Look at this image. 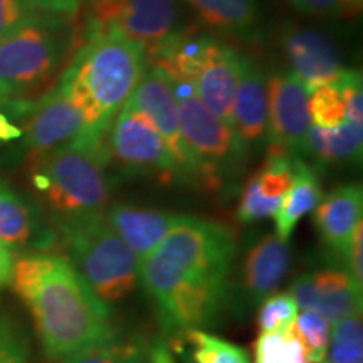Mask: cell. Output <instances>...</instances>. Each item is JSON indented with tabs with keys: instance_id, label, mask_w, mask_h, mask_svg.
I'll use <instances>...</instances> for the list:
<instances>
[{
	"instance_id": "cell-10",
	"label": "cell",
	"mask_w": 363,
	"mask_h": 363,
	"mask_svg": "<svg viewBox=\"0 0 363 363\" xmlns=\"http://www.w3.org/2000/svg\"><path fill=\"white\" fill-rule=\"evenodd\" d=\"M16 113L26 115L22 136L26 138L30 158L51 152L84 133H93L83 110L61 79L49 93L17 108Z\"/></svg>"
},
{
	"instance_id": "cell-32",
	"label": "cell",
	"mask_w": 363,
	"mask_h": 363,
	"mask_svg": "<svg viewBox=\"0 0 363 363\" xmlns=\"http://www.w3.org/2000/svg\"><path fill=\"white\" fill-rule=\"evenodd\" d=\"M299 308L289 293H272L262 299L257 311V328L259 333L286 331L294 325Z\"/></svg>"
},
{
	"instance_id": "cell-21",
	"label": "cell",
	"mask_w": 363,
	"mask_h": 363,
	"mask_svg": "<svg viewBox=\"0 0 363 363\" xmlns=\"http://www.w3.org/2000/svg\"><path fill=\"white\" fill-rule=\"evenodd\" d=\"M56 234L45 229L34 206L0 184V244L11 249H48Z\"/></svg>"
},
{
	"instance_id": "cell-33",
	"label": "cell",
	"mask_w": 363,
	"mask_h": 363,
	"mask_svg": "<svg viewBox=\"0 0 363 363\" xmlns=\"http://www.w3.org/2000/svg\"><path fill=\"white\" fill-rule=\"evenodd\" d=\"M283 201H274V199H267L259 192L257 182L254 175L240 194V201L238 206V219L242 224H252V222L269 219L274 217L276 212Z\"/></svg>"
},
{
	"instance_id": "cell-29",
	"label": "cell",
	"mask_w": 363,
	"mask_h": 363,
	"mask_svg": "<svg viewBox=\"0 0 363 363\" xmlns=\"http://www.w3.org/2000/svg\"><path fill=\"white\" fill-rule=\"evenodd\" d=\"M330 340V358L325 363H362L363 362V323L362 315L345 318L333 325Z\"/></svg>"
},
{
	"instance_id": "cell-7",
	"label": "cell",
	"mask_w": 363,
	"mask_h": 363,
	"mask_svg": "<svg viewBox=\"0 0 363 363\" xmlns=\"http://www.w3.org/2000/svg\"><path fill=\"white\" fill-rule=\"evenodd\" d=\"M177 103V115L185 147L195 169V184L219 190L238 174L247 148L233 126L217 118L201 101L192 81H170Z\"/></svg>"
},
{
	"instance_id": "cell-34",
	"label": "cell",
	"mask_w": 363,
	"mask_h": 363,
	"mask_svg": "<svg viewBox=\"0 0 363 363\" xmlns=\"http://www.w3.org/2000/svg\"><path fill=\"white\" fill-rule=\"evenodd\" d=\"M29 345L21 326L6 315H0V363H27Z\"/></svg>"
},
{
	"instance_id": "cell-22",
	"label": "cell",
	"mask_w": 363,
	"mask_h": 363,
	"mask_svg": "<svg viewBox=\"0 0 363 363\" xmlns=\"http://www.w3.org/2000/svg\"><path fill=\"white\" fill-rule=\"evenodd\" d=\"M323 199L316 167L303 160H293V184L283 197V202L274 214L276 235L284 242L291 238L301 217L315 211V207Z\"/></svg>"
},
{
	"instance_id": "cell-42",
	"label": "cell",
	"mask_w": 363,
	"mask_h": 363,
	"mask_svg": "<svg viewBox=\"0 0 363 363\" xmlns=\"http://www.w3.org/2000/svg\"><path fill=\"white\" fill-rule=\"evenodd\" d=\"M22 136V130L19 126L11 123V120L0 113V142H11V140H17Z\"/></svg>"
},
{
	"instance_id": "cell-36",
	"label": "cell",
	"mask_w": 363,
	"mask_h": 363,
	"mask_svg": "<svg viewBox=\"0 0 363 363\" xmlns=\"http://www.w3.org/2000/svg\"><path fill=\"white\" fill-rule=\"evenodd\" d=\"M34 11H30L22 0H0V38H4L26 19H29Z\"/></svg>"
},
{
	"instance_id": "cell-28",
	"label": "cell",
	"mask_w": 363,
	"mask_h": 363,
	"mask_svg": "<svg viewBox=\"0 0 363 363\" xmlns=\"http://www.w3.org/2000/svg\"><path fill=\"white\" fill-rule=\"evenodd\" d=\"M293 328L305 347L308 362L323 363L331 340V325L326 318L315 310H303L298 313Z\"/></svg>"
},
{
	"instance_id": "cell-37",
	"label": "cell",
	"mask_w": 363,
	"mask_h": 363,
	"mask_svg": "<svg viewBox=\"0 0 363 363\" xmlns=\"http://www.w3.org/2000/svg\"><path fill=\"white\" fill-rule=\"evenodd\" d=\"M363 227L362 224L357 227L355 233L352 235L350 246H348L347 256H345V269L348 271V274L352 276L353 283L357 284V288H363Z\"/></svg>"
},
{
	"instance_id": "cell-2",
	"label": "cell",
	"mask_w": 363,
	"mask_h": 363,
	"mask_svg": "<svg viewBox=\"0 0 363 363\" xmlns=\"http://www.w3.org/2000/svg\"><path fill=\"white\" fill-rule=\"evenodd\" d=\"M11 284L33 316L51 360L61 362L113 337L110 308L67 257L51 252L21 256L13 261Z\"/></svg>"
},
{
	"instance_id": "cell-40",
	"label": "cell",
	"mask_w": 363,
	"mask_h": 363,
	"mask_svg": "<svg viewBox=\"0 0 363 363\" xmlns=\"http://www.w3.org/2000/svg\"><path fill=\"white\" fill-rule=\"evenodd\" d=\"M12 269H13V259L12 254L7 247L0 244V288H6L12 281Z\"/></svg>"
},
{
	"instance_id": "cell-25",
	"label": "cell",
	"mask_w": 363,
	"mask_h": 363,
	"mask_svg": "<svg viewBox=\"0 0 363 363\" xmlns=\"http://www.w3.org/2000/svg\"><path fill=\"white\" fill-rule=\"evenodd\" d=\"M148 350L135 340L111 338L62 358L59 363H148Z\"/></svg>"
},
{
	"instance_id": "cell-5",
	"label": "cell",
	"mask_w": 363,
	"mask_h": 363,
	"mask_svg": "<svg viewBox=\"0 0 363 363\" xmlns=\"http://www.w3.org/2000/svg\"><path fill=\"white\" fill-rule=\"evenodd\" d=\"M72 40L69 17L44 12L0 38V101L17 108L33 103L59 74Z\"/></svg>"
},
{
	"instance_id": "cell-18",
	"label": "cell",
	"mask_w": 363,
	"mask_h": 363,
	"mask_svg": "<svg viewBox=\"0 0 363 363\" xmlns=\"http://www.w3.org/2000/svg\"><path fill=\"white\" fill-rule=\"evenodd\" d=\"M363 192L357 184L340 185L315 207V224L321 240L337 256H347L352 235L362 224Z\"/></svg>"
},
{
	"instance_id": "cell-12",
	"label": "cell",
	"mask_w": 363,
	"mask_h": 363,
	"mask_svg": "<svg viewBox=\"0 0 363 363\" xmlns=\"http://www.w3.org/2000/svg\"><path fill=\"white\" fill-rule=\"evenodd\" d=\"M125 104L140 113L165 140L170 153L179 165L182 180L195 184L194 162L185 147L184 136H182L177 103L169 79L160 71L153 69V67H145L142 79L138 81Z\"/></svg>"
},
{
	"instance_id": "cell-14",
	"label": "cell",
	"mask_w": 363,
	"mask_h": 363,
	"mask_svg": "<svg viewBox=\"0 0 363 363\" xmlns=\"http://www.w3.org/2000/svg\"><path fill=\"white\" fill-rule=\"evenodd\" d=\"M284 52L293 74L305 84L306 91L320 84H333L345 71L333 40L325 34L305 27H286L283 34Z\"/></svg>"
},
{
	"instance_id": "cell-24",
	"label": "cell",
	"mask_w": 363,
	"mask_h": 363,
	"mask_svg": "<svg viewBox=\"0 0 363 363\" xmlns=\"http://www.w3.org/2000/svg\"><path fill=\"white\" fill-rule=\"evenodd\" d=\"M203 24L220 33L251 39L259 30L257 0H187Z\"/></svg>"
},
{
	"instance_id": "cell-35",
	"label": "cell",
	"mask_w": 363,
	"mask_h": 363,
	"mask_svg": "<svg viewBox=\"0 0 363 363\" xmlns=\"http://www.w3.org/2000/svg\"><path fill=\"white\" fill-rule=\"evenodd\" d=\"M342 93L347 110V120L352 123L363 125V89L362 72L355 69H345L342 76L333 83Z\"/></svg>"
},
{
	"instance_id": "cell-23",
	"label": "cell",
	"mask_w": 363,
	"mask_h": 363,
	"mask_svg": "<svg viewBox=\"0 0 363 363\" xmlns=\"http://www.w3.org/2000/svg\"><path fill=\"white\" fill-rule=\"evenodd\" d=\"M363 125L345 120L335 128H321L311 125L308 130L303 155H310L315 163L331 165V163L360 162L362 160Z\"/></svg>"
},
{
	"instance_id": "cell-30",
	"label": "cell",
	"mask_w": 363,
	"mask_h": 363,
	"mask_svg": "<svg viewBox=\"0 0 363 363\" xmlns=\"http://www.w3.org/2000/svg\"><path fill=\"white\" fill-rule=\"evenodd\" d=\"M310 118L321 128H335L347 120L342 93L335 84H320L308 91Z\"/></svg>"
},
{
	"instance_id": "cell-1",
	"label": "cell",
	"mask_w": 363,
	"mask_h": 363,
	"mask_svg": "<svg viewBox=\"0 0 363 363\" xmlns=\"http://www.w3.org/2000/svg\"><path fill=\"white\" fill-rule=\"evenodd\" d=\"M235 239L214 220L180 216L162 242L140 261L142 283L167 335L214 325L229 298Z\"/></svg>"
},
{
	"instance_id": "cell-26",
	"label": "cell",
	"mask_w": 363,
	"mask_h": 363,
	"mask_svg": "<svg viewBox=\"0 0 363 363\" xmlns=\"http://www.w3.org/2000/svg\"><path fill=\"white\" fill-rule=\"evenodd\" d=\"M252 348L254 363H310L293 326L286 331L259 333Z\"/></svg>"
},
{
	"instance_id": "cell-17",
	"label": "cell",
	"mask_w": 363,
	"mask_h": 363,
	"mask_svg": "<svg viewBox=\"0 0 363 363\" xmlns=\"http://www.w3.org/2000/svg\"><path fill=\"white\" fill-rule=\"evenodd\" d=\"M230 126L247 150L266 138L267 78L261 66L247 56L242 57L240 66Z\"/></svg>"
},
{
	"instance_id": "cell-3",
	"label": "cell",
	"mask_w": 363,
	"mask_h": 363,
	"mask_svg": "<svg viewBox=\"0 0 363 363\" xmlns=\"http://www.w3.org/2000/svg\"><path fill=\"white\" fill-rule=\"evenodd\" d=\"M147 67L142 44L111 30L89 29L61 81L79 104L89 130L106 135Z\"/></svg>"
},
{
	"instance_id": "cell-6",
	"label": "cell",
	"mask_w": 363,
	"mask_h": 363,
	"mask_svg": "<svg viewBox=\"0 0 363 363\" xmlns=\"http://www.w3.org/2000/svg\"><path fill=\"white\" fill-rule=\"evenodd\" d=\"M57 233L78 269L103 303H116L138 286L140 259L104 220V214L59 224Z\"/></svg>"
},
{
	"instance_id": "cell-38",
	"label": "cell",
	"mask_w": 363,
	"mask_h": 363,
	"mask_svg": "<svg viewBox=\"0 0 363 363\" xmlns=\"http://www.w3.org/2000/svg\"><path fill=\"white\" fill-rule=\"evenodd\" d=\"M30 11L56 13V16L72 17L81 7V0H22Z\"/></svg>"
},
{
	"instance_id": "cell-41",
	"label": "cell",
	"mask_w": 363,
	"mask_h": 363,
	"mask_svg": "<svg viewBox=\"0 0 363 363\" xmlns=\"http://www.w3.org/2000/svg\"><path fill=\"white\" fill-rule=\"evenodd\" d=\"M148 363H175L169 345L163 340H158L152 347V350L148 353Z\"/></svg>"
},
{
	"instance_id": "cell-9",
	"label": "cell",
	"mask_w": 363,
	"mask_h": 363,
	"mask_svg": "<svg viewBox=\"0 0 363 363\" xmlns=\"http://www.w3.org/2000/svg\"><path fill=\"white\" fill-rule=\"evenodd\" d=\"M89 29L121 34L147 51L179 33V6L177 0H94Z\"/></svg>"
},
{
	"instance_id": "cell-39",
	"label": "cell",
	"mask_w": 363,
	"mask_h": 363,
	"mask_svg": "<svg viewBox=\"0 0 363 363\" xmlns=\"http://www.w3.org/2000/svg\"><path fill=\"white\" fill-rule=\"evenodd\" d=\"M288 2L306 16H328L342 7L340 0H288Z\"/></svg>"
},
{
	"instance_id": "cell-4",
	"label": "cell",
	"mask_w": 363,
	"mask_h": 363,
	"mask_svg": "<svg viewBox=\"0 0 363 363\" xmlns=\"http://www.w3.org/2000/svg\"><path fill=\"white\" fill-rule=\"evenodd\" d=\"M106 135L84 133L30 158L33 187L51 211L56 225L106 211L110 201Z\"/></svg>"
},
{
	"instance_id": "cell-43",
	"label": "cell",
	"mask_w": 363,
	"mask_h": 363,
	"mask_svg": "<svg viewBox=\"0 0 363 363\" xmlns=\"http://www.w3.org/2000/svg\"><path fill=\"white\" fill-rule=\"evenodd\" d=\"M363 0H340V4L345 7H350L353 11H360Z\"/></svg>"
},
{
	"instance_id": "cell-15",
	"label": "cell",
	"mask_w": 363,
	"mask_h": 363,
	"mask_svg": "<svg viewBox=\"0 0 363 363\" xmlns=\"http://www.w3.org/2000/svg\"><path fill=\"white\" fill-rule=\"evenodd\" d=\"M219 40L195 30H179L163 43L145 51L147 67L160 71L170 81H192L207 66Z\"/></svg>"
},
{
	"instance_id": "cell-11",
	"label": "cell",
	"mask_w": 363,
	"mask_h": 363,
	"mask_svg": "<svg viewBox=\"0 0 363 363\" xmlns=\"http://www.w3.org/2000/svg\"><path fill=\"white\" fill-rule=\"evenodd\" d=\"M311 126L308 91L293 72H274L267 79V152L301 158Z\"/></svg>"
},
{
	"instance_id": "cell-19",
	"label": "cell",
	"mask_w": 363,
	"mask_h": 363,
	"mask_svg": "<svg viewBox=\"0 0 363 363\" xmlns=\"http://www.w3.org/2000/svg\"><path fill=\"white\" fill-rule=\"evenodd\" d=\"M179 219L180 216L170 212L150 211L128 203H113L104 211L106 224L140 261L162 242Z\"/></svg>"
},
{
	"instance_id": "cell-31",
	"label": "cell",
	"mask_w": 363,
	"mask_h": 363,
	"mask_svg": "<svg viewBox=\"0 0 363 363\" xmlns=\"http://www.w3.org/2000/svg\"><path fill=\"white\" fill-rule=\"evenodd\" d=\"M293 157L267 152L262 169L254 175L259 192L267 199L283 201L293 184Z\"/></svg>"
},
{
	"instance_id": "cell-27",
	"label": "cell",
	"mask_w": 363,
	"mask_h": 363,
	"mask_svg": "<svg viewBox=\"0 0 363 363\" xmlns=\"http://www.w3.org/2000/svg\"><path fill=\"white\" fill-rule=\"evenodd\" d=\"M184 337L190 345L194 363H251L244 348L206 330H189Z\"/></svg>"
},
{
	"instance_id": "cell-16",
	"label": "cell",
	"mask_w": 363,
	"mask_h": 363,
	"mask_svg": "<svg viewBox=\"0 0 363 363\" xmlns=\"http://www.w3.org/2000/svg\"><path fill=\"white\" fill-rule=\"evenodd\" d=\"M288 242L276 234H266L247 249L242 262V296L247 305H261L276 291L289 269Z\"/></svg>"
},
{
	"instance_id": "cell-20",
	"label": "cell",
	"mask_w": 363,
	"mask_h": 363,
	"mask_svg": "<svg viewBox=\"0 0 363 363\" xmlns=\"http://www.w3.org/2000/svg\"><path fill=\"white\" fill-rule=\"evenodd\" d=\"M244 54L227 44H219L207 66L194 79V88L201 101L217 118L230 125L234 96L238 89Z\"/></svg>"
},
{
	"instance_id": "cell-8",
	"label": "cell",
	"mask_w": 363,
	"mask_h": 363,
	"mask_svg": "<svg viewBox=\"0 0 363 363\" xmlns=\"http://www.w3.org/2000/svg\"><path fill=\"white\" fill-rule=\"evenodd\" d=\"M110 162L126 170L155 175L163 184L182 180V174L169 145L145 118L125 104L106 135Z\"/></svg>"
},
{
	"instance_id": "cell-13",
	"label": "cell",
	"mask_w": 363,
	"mask_h": 363,
	"mask_svg": "<svg viewBox=\"0 0 363 363\" xmlns=\"http://www.w3.org/2000/svg\"><path fill=\"white\" fill-rule=\"evenodd\" d=\"M289 294L301 310H315L333 326L353 315H362V289L347 269L325 267L294 279Z\"/></svg>"
}]
</instances>
